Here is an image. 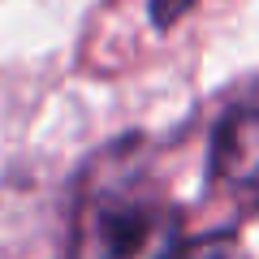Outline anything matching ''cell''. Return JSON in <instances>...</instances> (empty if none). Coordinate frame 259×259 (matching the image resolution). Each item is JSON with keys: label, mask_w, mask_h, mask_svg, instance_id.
I'll return each mask as SVG.
<instances>
[{"label": "cell", "mask_w": 259, "mask_h": 259, "mask_svg": "<svg viewBox=\"0 0 259 259\" xmlns=\"http://www.w3.org/2000/svg\"><path fill=\"white\" fill-rule=\"evenodd\" d=\"M173 259H250L233 238H199V242H182Z\"/></svg>", "instance_id": "3"}, {"label": "cell", "mask_w": 259, "mask_h": 259, "mask_svg": "<svg viewBox=\"0 0 259 259\" xmlns=\"http://www.w3.org/2000/svg\"><path fill=\"white\" fill-rule=\"evenodd\" d=\"M182 212L134 143L104 147L74 203L69 259H173Z\"/></svg>", "instance_id": "1"}, {"label": "cell", "mask_w": 259, "mask_h": 259, "mask_svg": "<svg viewBox=\"0 0 259 259\" xmlns=\"http://www.w3.org/2000/svg\"><path fill=\"white\" fill-rule=\"evenodd\" d=\"M182 9H190V0H151V13H156V26H168L173 18H182Z\"/></svg>", "instance_id": "4"}, {"label": "cell", "mask_w": 259, "mask_h": 259, "mask_svg": "<svg viewBox=\"0 0 259 259\" xmlns=\"http://www.w3.org/2000/svg\"><path fill=\"white\" fill-rule=\"evenodd\" d=\"M212 173L238 194H259V91L221 117L212 134Z\"/></svg>", "instance_id": "2"}]
</instances>
